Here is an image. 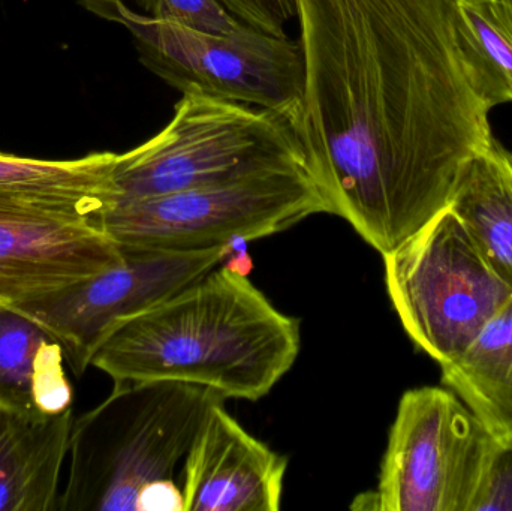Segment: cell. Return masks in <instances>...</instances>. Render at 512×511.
Listing matches in <instances>:
<instances>
[{
    "instance_id": "6da1fadb",
    "label": "cell",
    "mask_w": 512,
    "mask_h": 511,
    "mask_svg": "<svg viewBox=\"0 0 512 511\" xmlns=\"http://www.w3.org/2000/svg\"><path fill=\"white\" fill-rule=\"evenodd\" d=\"M289 117L327 203L382 255L448 209L493 141L454 0H297Z\"/></svg>"
},
{
    "instance_id": "7a4b0ae2",
    "label": "cell",
    "mask_w": 512,
    "mask_h": 511,
    "mask_svg": "<svg viewBox=\"0 0 512 511\" xmlns=\"http://www.w3.org/2000/svg\"><path fill=\"white\" fill-rule=\"evenodd\" d=\"M300 323L221 266L114 330L93 368L113 383L177 381L258 401L291 371Z\"/></svg>"
},
{
    "instance_id": "3957f363",
    "label": "cell",
    "mask_w": 512,
    "mask_h": 511,
    "mask_svg": "<svg viewBox=\"0 0 512 511\" xmlns=\"http://www.w3.org/2000/svg\"><path fill=\"white\" fill-rule=\"evenodd\" d=\"M225 401L177 381L114 383L107 399L72 423L57 511H137L147 486L182 473L210 411Z\"/></svg>"
},
{
    "instance_id": "277c9868",
    "label": "cell",
    "mask_w": 512,
    "mask_h": 511,
    "mask_svg": "<svg viewBox=\"0 0 512 511\" xmlns=\"http://www.w3.org/2000/svg\"><path fill=\"white\" fill-rule=\"evenodd\" d=\"M288 168L307 165L285 117L206 93H183L161 132L117 153L114 200L158 197Z\"/></svg>"
},
{
    "instance_id": "5b68a950",
    "label": "cell",
    "mask_w": 512,
    "mask_h": 511,
    "mask_svg": "<svg viewBox=\"0 0 512 511\" xmlns=\"http://www.w3.org/2000/svg\"><path fill=\"white\" fill-rule=\"evenodd\" d=\"M382 257L403 329L441 366L459 357L512 300L510 285L450 207Z\"/></svg>"
},
{
    "instance_id": "8992f818",
    "label": "cell",
    "mask_w": 512,
    "mask_h": 511,
    "mask_svg": "<svg viewBox=\"0 0 512 511\" xmlns=\"http://www.w3.org/2000/svg\"><path fill=\"white\" fill-rule=\"evenodd\" d=\"M87 11L131 33L141 63L183 93L200 92L274 111L294 113L303 84L298 41L246 26L231 35L204 32L147 12L125 0H78Z\"/></svg>"
},
{
    "instance_id": "52a82bcc",
    "label": "cell",
    "mask_w": 512,
    "mask_h": 511,
    "mask_svg": "<svg viewBox=\"0 0 512 511\" xmlns=\"http://www.w3.org/2000/svg\"><path fill=\"white\" fill-rule=\"evenodd\" d=\"M328 213L309 171H267L236 182L146 198H119L101 228L125 248L198 251L234 237L273 236L303 219Z\"/></svg>"
},
{
    "instance_id": "ba28073f",
    "label": "cell",
    "mask_w": 512,
    "mask_h": 511,
    "mask_svg": "<svg viewBox=\"0 0 512 511\" xmlns=\"http://www.w3.org/2000/svg\"><path fill=\"white\" fill-rule=\"evenodd\" d=\"M492 438L442 387L408 390L397 408L378 489L360 509L471 511Z\"/></svg>"
},
{
    "instance_id": "9c48e42d",
    "label": "cell",
    "mask_w": 512,
    "mask_h": 511,
    "mask_svg": "<svg viewBox=\"0 0 512 511\" xmlns=\"http://www.w3.org/2000/svg\"><path fill=\"white\" fill-rule=\"evenodd\" d=\"M122 263L74 287L11 306L59 341L81 377L96 351L126 321L164 302L224 263L227 243L198 251L125 248Z\"/></svg>"
},
{
    "instance_id": "30bf717a",
    "label": "cell",
    "mask_w": 512,
    "mask_h": 511,
    "mask_svg": "<svg viewBox=\"0 0 512 511\" xmlns=\"http://www.w3.org/2000/svg\"><path fill=\"white\" fill-rule=\"evenodd\" d=\"M123 249L89 213L0 195V306L32 302L122 263Z\"/></svg>"
},
{
    "instance_id": "8fae6325",
    "label": "cell",
    "mask_w": 512,
    "mask_h": 511,
    "mask_svg": "<svg viewBox=\"0 0 512 511\" xmlns=\"http://www.w3.org/2000/svg\"><path fill=\"white\" fill-rule=\"evenodd\" d=\"M219 402L180 473L185 511H277L288 459L249 434Z\"/></svg>"
},
{
    "instance_id": "7c38bea8",
    "label": "cell",
    "mask_w": 512,
    "mask_h": 511,
    "mask_svg": "<svg viewBox=\"0 0 512 511\" xmlns=\"http://www.w3.org/2000/svg\"><path fill=\"white\" fill-rule=\"evenodd\" d=\"M65 351L36 321L0 306V408L32 419L72 410Z\"/></svg>"
},
{
    "instance_id": "4fadbf2b",
    "label": "cell",
    "mask_w": 512,
    "mask_h": 511,
    "mask_svg": "<svg viewBox=\"0 0 512 511\" xmlns=\"http://www.w3.org/2000/svg\"><path fill=\"white\" fill-rule=\"evenodd\" d=\"M74 413L32 419L0 408V511H57Z\"/></svg>"
},
{
    "instance_id": "5bb4252c",
    "label": "cell",
    "mask_w": 512,
    "mask_h": 511,
    "mask_svg": "<svg viewBox=\"0 0 512 511\" xmlns=\"http://www.w3.org/2000/svg\"><path fill=\"white\" fill-rule=\"evenodd\" d=\"M456 393L492 440L512 444V300L456 359L442 365Z\"/></svg>"
},
{
    "instance_id": "9a60e30c",
    "label": "cell",
    "mask_w": 512,
    "mask_h": 511,
    "mask_svg": "<svg viewBox=\"0 0 512 511\" xmlns=\"http://www.w3.org/2000/svg\"><path fill=\"white\" fill-rule=\"evenodd\" d=\"M117 153L95 152L77 159L47 161L0 152V195L77 207L98 221L116 195Z\"/></svg>"
},
{
    "instance_id": "2e32d148",
    "label": "cell",
    "mask_w": 512,
    "mask_h": 511,
    "mask_svg": "<svg viewBox=\"0 0 512 511\" xmlns=\"http://www.w3.org/2000/svg\"><path fill=\"white\" fill-rule=\"evenodd\" d=\"M450 209L512 290V153L493 138L466 168Z\"/></svg>"
},
{
    "instance_id": "e0dca14e",
    "label": "cell",
    "mask_w": 512,
    "mask_h": 511,
    "mask_svg": "<svg viewBox=\"0 0 512 511\" xmlns=\"http://www.w3.org/2000/svg\"><path fill=\"white\" fill-rule=\"evenodd\" d=\"M454 20L487 104L512 102V0H454Z\"/></svg>"
},
{
    "instance_id": "ac0fdd59",
    "label": "cell",
    "mask_w": 512,
    "mask_h": 511,
    "mask_svg": "<svg viewBox=\"0 0 512 511\" xmlns=\"http://www.w3.org/2000/svg\"><path fill=\"white\" fill-rule=\"evenodd\" d=\"M144 12L191 29L231 35L245 29L219 0H137Z\"/></svg>"
},
{
    "instance_id": "d6986e66",
    "label": "cell",
    "mask_w": 512,
    "mask_h": 511,
    "mask_svg": "<svg viewBox=\"0 0 512 511\" xmlns=\"http://www.w3.org/2000/svg\"><path fill=\"white\" fill-rule=\"evenodd\" d=\"M471 511H512V444L492 440Z\"/></svg>"
},
{
    "instance_id": "ffe728a7",
    "label": "cell",
    "mask_w": 512,
    "mask_h": 511,
    "mask_svg": "<svg viewBox=\"0 0 512 511\" xmlns=\"http://www.w3.org/2000/svg\"><path fill=\"white\" fill-rule=\"evenodd\" d=\"M246 26L283 38L286 26L297 20V0H219Z\"/></svg>"
},
{
    "instance_id": "44dd1931",
    "label": "cell",
    "mask_w": 512,
    "mask_h": 511,
    "mask_svg": "<svg viewBox=\"0 0 512 511\" xmlns=\"http://www.w3.org/2000/svg\"><path fill=\"white\" fill-rule=\"evenodd\" d=\"M137 511H185L182 488L176 480H159L138 497Z\"/></svg>"
},
{
    "instance_id": "7402d4cb",
    "label": "cell",
    "mask_w": 512,
    "mask_h": 511,
    "mask_svg": "<svg viewBox=\"0 0 512 511\" xmlns=\"http://www.w3.org/2000/svg\"><path fill=\"white\" fill-rule=\"evenodd\" d=\"M249 240L245 237H234L227 243V255L224 258V266L233 272L240 273V275L248 276L251 272L254 263H252L251 255H249L248 246Z\"/></svg>"
}]
</instances>
